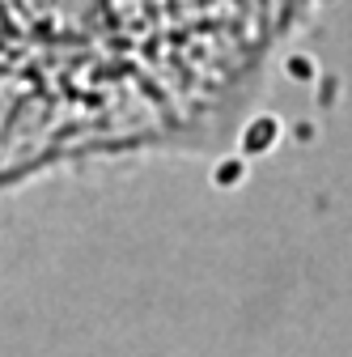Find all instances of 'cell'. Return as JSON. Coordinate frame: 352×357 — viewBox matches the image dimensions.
<instances>
[]
</instances>
